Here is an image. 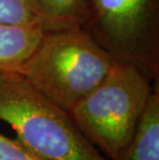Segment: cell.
Instances as JSON below:
<instances>
[{
    "label": "cell",
    "instance_id": "obj_4",
    "mask_svg": "<svg viewBox=\"0 0 159 160\" xmlns=\"http://www.w3.org/2000/svg\"><path fill=\"white\" fill-rule=\"evenodd\" d=\"M101 25L120 42L137 34L147 13L148 0H93Z\"/></svg>",
    "mask_w": 159,
    "mask_h": 160
},
{
    "label": "cell",
    "instance_id": "obj_9",
    "mask_svg": "<svg viewBox=\"0 0 159 160\" xmlns=\"http://www.w3.org/2000/svg\"><path fill=\"white\" fill-rule=\"evenodd\" d=\"M0 160H47L33 153L18 139L0 133Z\"/></svg>",
    "mask_w": 159,
    "mask_h": 160
},
{
    "label": "cell",
    "instance_id": "obj_6",
    "mask_svg": "<svg viewBox=\"0 0 159 160\" xmlns=\"http://www.w3.org/2000/svg\"><path fill=\"white\" fill-rule=\"evenodd\" d=\"M120 160H159L158 92H152L133 138Z\"/></svg>",
    "mask_w": 159,
    "mask_h": 160
},
{
    "label": "cell",
    "instance_id": "obj_5",
    "mask_svg": "<svg viewBox=\"0 0 159 160\" xmlns=\"http://www.w3.org/2000/svg\"><path fill=\"white\" fill-rule=\"evenodd\" d=\"M46 31L42 25L0 23V70L18 71L35 51Z\"/></svg>",
    "mask_w": 159,
    "mask_h": 160
},
{
    "label": "cell",
    "instance_id": "obj_7",
    "mask_svg": "<svg viewBox=\"0 0 159 160\" xmlns=\"http://www.w3.org/2000/svg\"><path fill=\"white\" fill-rule=\"evenodd\" d=\"M86 0H38L47 30L73 26Z\"/></svg>",
    "mask_w": 159,
    "mask_h": 160
},
{
    "label": "cell",
    "instance_id": "obj_2",
    "mask_svg": "<svg viewBox=\"0 0 159 160\" xmlns=\"http://www.w3.org/2000/svg\"><path fill=\"white\" fill-rule=\"evenodd\" d=\"M115 60L81 29L47 30L18 70L36 89L69 112L109 73Z\"/></svg>",
    "mask_w": 159,
    "mask_h": 160
},
{
    "label": "cell",
    "instance_id": "obj_1",
    "mask_svg": "<svg viewBox=\"0 0 159 160\" xmlns=\"http://www.w3.org/2000/svg\"><path fill=\"white\" fill-rule=\"evenodd\" d=\"M0 121L47 160H110L91 144L69 112L16 70H0Z\"/></svg>",
    "mask_w": 159,
    "mask_h": 160
},
{
    "label": "cell",
    "instance_id": "obj_3",
    "mask_svg": "<svg viewBox=\"0 0 159 160\" xmlns=\"http://www.w3.org/2000/svg\"><path fill=\"white\" fill-rule=\"evenodd\" d=\"M152 94L146 77L115 61L107 77L69 111L83 134L110 160H120Z\"/></svg>",
    "mask_w": 159,
    "mask_h": 160
},
{
    "label": "cell",
    "instance_id": "obj_8",
    "mask_svg": "<svg viewBox=\"0 0 159 160\" xmlns=\"http://www.w3.org/2000/svg\"><path fill=\"white\" fill-rule=\"evenodd\" d=\"M0 23L46 28L38 0H0Z\"/></svg>",
    "mask_w": 159,
    "mask_h": 160
}]
</instances>
